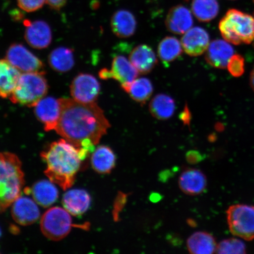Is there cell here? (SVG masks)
<instances>
[{
  "label": "cell",
  "mask_w": 254,
  "mask_h": 254,
  "mask_svg": "<svg viewBox=\"0 0 254 254\" xmlns=\"http://www.w3.org/2000/svg\"><path fill=\"white\" fill-rule=\"evenodd\" d=\"M62 113L55 131L75 147L91 152L107 134L110 124L95 103H79L72 98H60Z\"/></svg>",
  "instance_id": "obj_1"
},
{
  "label": "cell",
  "mask_w": 254,
  "mask_h": 254,
  "mask_svg": "<svg viewBox=\"0 0 254 254\" xmlns=\"http://www.w3.org/2000/svg\"><path fill=\"white\" fill-rule=\"evenodd\" d=\"M91 153L85 148L75 147L62 138L54 142L41 157L47 164L44 173L48 179L63 190L73 186L80 169L81 162Z\"/></svg>",
  "instance_id": "obj_2"
},
{
  "label": "cell",
  "mask_w": 254,
  "mask_h": 254,
  "mask_svg": "<svg viewBox=\"0 0 254 254\" xmlns=\"http://www.w3.org/2000/svg\"><path fill=\"white\" fill-rule=\"evenodd\" d=\"M24 183L20 158L11 152H0V212L21 196Z\"/></svg>",
  "instance_id": "obj_3"
},
{
  "label": "cell",
  "mask_w": 254,
  "mask_h": 254,
  "mask_svg": "<svg viewBox=\"0 0 254 254\" xmlns=\"http://www.w3.org/2000/svg\"><path fill=\"white\" fill-rule=\"evenodd\" d=\"M221 36L228 43L240 45L254 40V17L237 9H230L219 23Z\"/></svg>",
  "instance_id": "obj_4"
},
{
  "label": "cell",
  "mask_w": 254,
  "mask_h": 254,
  "mask_svg": "<svg viewBox=\"0 0 254 254\" xmlns=\"http://www.w3.org/2000/svg\"><path fill=\"white\" fill-rule=\"evenodd\" d=\"M48 89L44 72L22 73L17 87L9 98L14 104L34 107L46 97Z\"/></svg>",
  "instance_id": "obj_5"
},
{
  "label": "cell",
  "mask_w": 254,
  "mask_h": 254,
  "mask_svg": "<svg viewBox=\"0 0 254 254\" xmlns=\"http://www.w3.org/2000/svg\"><path fill=\"white\" fill-rule=\"evenodd\" d=\"M71 214L64 208L55 206L44 213L40 221L41 230L49 240L58 241L68 236L72 228L86 229L89 225L73 224Z\"/></svg>",
  "instance_id": "obj_6"
},
{
  "label": "cell",
  "mask_w": 254,
  "mask_h": 254,
  "mask_svg": "<svg viewBox=\"0 0 254 254\" xmlns=\"http://www.w3.org/2000/svg\"><path fill=\"white\" fill-rule=\"evenodd\" d=\"M226 213L228 228L234 236L248 241L254 240V205H232Z\"/></svg>",
  "instance_id": "obj_7"
},
{
  "label": "cell",
  "mask_w": 254,
  "mask_h": 254,
  "mask_svg": "<svg viewBox=\"0 0 254 254\" xmlns=\"http://www.w3.org/2000/svg\"><path fill=\"white\" fill-rule=\"evenodd\" d=\"M5 59L21 73L44 72L43 63L21 44L9 46Z\"/></svg>",
  "instance_id": "obj_8"
},
{
  "label": "cell",
  "mask_w": 254,
  "mask_h": 254,
  "mask_svg": "<svg viewBox=\"0 0 254 254\" xmlns=\"http://www.w3.org/2000/svg\"><path fill=\"white\" fill-rule=\"evenodd\" d=\"M100 92V82L91 74L81 73L71 82L70 93L72 99L79 103H95Z\"/></svg>",
  "instance_id": "obj_9"
},
{
  "label": "cell",
  "mask_w": 254,
  "mask_h": 254,
  "mask_svg": "<svg viewBox=\"0 0 254 254\" xmlns=\"http://www.w3.org/2000/svg\"><path fill=\"white\" fill-rule=\"evenodd\" d=\"M34 108L35 115L43 124L45 131L55 130L62 113L60 100L52 97H44Z\"/></svg>",
  "instance_id": "obj_10"
},
{
  "label": "cell",
  "mask_w": 254,
  "mask_h": 254,
  "mask_svg": "<svg viewBox=\"0 0 254 254\" xmlns=\"http://www.w3.org/2000/svg\"><path fill=\"white\" fill-rule=\"evenodd\" d=\"M24 37L28 44L36 49H44L52 41V32L49 24L43 20H25Z\"/></svg>",
  "instance_id": "obj_11"
},
{
  "label": "cell",
  "mask_w": 254,
  "mask_h": 254,
  "mask_svg": "<svg viewBox=\"0 0 254 254\" xmlns=\"http://www.w3.org/2000/svg\"><path fill=\"white\" fill-rule=\"evenodd\" d=\"M36 202L25 196H19L12 204L11 214L15 222L27 226L37 222L40 217V211Z\"/></svg>",
  "instance_id": "obj_12"
},
{
  "label": "cell",
  "mask_w": 254,
  "mask_h": 254,
  "mask_svg": "<svg viewBox=\"0 0 254 254\" xmlns=\"http://www.w3.org/2000/svg\"><path fill=\"white\" fill-rule=\"evenodd\" d=\"M181 43L187 55L197 57L206 52L210 43L207 31L203 28L195 27L184 34Z\"/></svg>",
  "instance_id": "obj_13"
},
{
  "label": "cell",
  "mask_w": 254,
  "mask_h": 254,
  "mask_svg": "<svg viewBox=\"0 0 254 254\" xmlns=\"http://www.w3.org/2000/svg\"><path fill=\"white\" fill-rule=\"evenodd\" d=\"M234 55V50L226 40L212 41L205 53V60L209 65L218 68L227 67L231 57Z\"/></svg>",
  "instance_id": "obj_14"
},
{
  "label": "cell",
  "mask_w": 254,
  "mask_h": 254,
  "mask_svg": "<svg viewBox=\"0 0 254 254\" xmlns=\"http://www.w3.org/2000/svg\"><path fill=\"white\" fill-rule=\"evenodd\" d=\"M193 25L191 12L183 5L174 6L168 11L166 25L168 31L176 34H185Z\"/></svg>",
  "instance_id": "obj_15"
},
{
  "label": "cell",
  "mask_w": 254,
  "mask_h": 254,
  "mask_svg": "<svg viewBox=\"0 0 254 254\" xmlns=\"http://www.w3.org/2000/svg\"><path fill=\"white\" fill-rule=\"evenodd\" d=\"M110 71L112 79L118 81L125 91L138 75L135 66L129 60L122 56L114 57Z\"/></svg>",
  "instance_id": "obj_16"
},
{
  "label": "cell",
  "mask_w": 254,
  "mask_h": 254,
  "mask_svg": "<svg viewBox=\"0 0 254 254\" xmlns=\"http://www.w3.org/2000/svg\"><path fill=\"white\" fill-rule=\"evenodd\" d=\"M207 185L205 174L197 169L188 168L181 174L179 187L184 193L197 195L204 192Z\"/></svg>",
  "instance_id": "obj_17"
},
{
  "label": "cell",
  "mask_w": 254,
  "mask_h": 254,
  "mask_svg": "<svg viewBox=\"0 0 254 254\" xmlns=\"http://www.w3.org/2000/svg\"><path fill=\"white\" fill-rule=\"evenodd\" d=\"M129 59L137 71L142 74L150 72L158 63L153 50L146 44H141L134 48L130 54Z\"/></svg>",
  "instance_id": "obj_18"
},
{
  "label": "cell",
  "mask_w": 254,
  "mask_h": 254,
  "mask_svg": "<svg viewBox=\"0 0 254 254\" xmlns=\"http://www.w3.org/2000/svg\"><path fill=\"white\" fill-rule=\"evenodd\" d=\"M91 204V196L84 190H68L63 196V205L69 214L78 216L85 213Z\"/></svg>",
  "instance_id": "obj_19"
},
{
  "label": "cell",
  "mask_w": 254,
  "mask_h": 254,
  "mask_svg": "<svg viewBox=\"0 0 254 254\" xmlns=\"http://www.w3.org/2000/svg\"><path fill=\"white\" fill-rule=\"evenodd\" d=\"M111 27L113 33L119 38L131 37L136 28L135 16L128 10L120 9L111 17Z\"/></svg>",
  "instance_id": "obj_20"
},
{
  "label": "cell",
  "mask_w": 254,
  "mask_h": 254,
  "mask_svg": "<svg viewBox=\"0 0 254 254\" xmlns=\"http://www.w3.org/2000/svg\"><path fill=\"white\" fill-rule=\"evenodd\" d=\"M21 74L7 60H0V97H10L17 87Z\"/></svg>",
  "instance_id": "obj_21"
},
{
  "label": "cell",
  "mask_w": 254,
  "mask_h": 254,
  "mask_svg": "<svg viewBox=\"0 0 254 254\" xmlns=\"http://www.w3.org/2000/svg\"><path fill=\"white\" fill-rule=\"evenodd\" d=\"M187 246L190 254H211L216 253L217 244L211 234L199 231L189 238Z\"/></svg>",
  "instance_id": "obj_22"
},
{
  "label": "cell",
  "mask_w": 254,
  "mask_h": 254,
  "mask_svg": "<svg viewBox=\"0 0 254 254\" xmlns=\"http://www.w3.org/2000/svg\"><path fill=\"white\" fill-rule=\"evenodd\" d=\"M91 163L92 167L97 173L109 174L116 166V154L109 147L99 146L91 155Z\"/></svg>",
  "instance_id": "obj_23"
},
{
  "label": "cell",
  "mask_w": 254,
  "mask_h": 254,
  "mask_svg": "<svg viewBox=\"0 0 254 254\" xmlns=\"http://www.w3.org/2000/svg\"><path fill=\"white\" fill-rule=\"evenodd\" d=\"M31 193L37 204L45 208L53 204L59 197L58 189L50 180H41L35 184Z\"/></svg>",
  "instance_id": "obj_24"
},
{
  "label": "cell",
  "mask_w": 254,
  "mask_h": 254,
  "mask_svg": "<svg viewBox=\"0 0 254 254\" xmlns=\"http://www.w3.org/2000/svg\"><path fill=\"white\" fill-rule=\"evenodd\" d=\"M151 115L160 120H166L173 116L176 104L172 97L167 94H159L152 98L149 105Z\"/></svg>",
  "instance_id": "obj_25"
},
{
  "label": "cell",
  "mask_w": 254,
  "mask_h": 254,
  "mask_svg": "<svg viewBox=\"0 0 254 254\" xmlns=\"http://www.w3.org/2000/svg\"><path fill=\"white\" fill-rule=\"evenodd\" d=\"M48 61L54 70L60 72L71 70L75 63L72 50L66 47H59L53 50Z\"/></svg>",
  "instance_id": "obj_26"
},
{
  "label": "cell",
  "mask_w": 254,
  "mask_h": 254,
  "mask_svg": "<svg viewBox=\"0 0 254 254\" xmlns=\"http://www.w3.org/2000/svg\"><path fill=\"white\" fill-rule=\"evenodd\" d=\"M193 14L201 22H209L217 17L220 7L217 0H192Z\"/></svg>",
  "instance_id": "obj_27"
},
{
  "label": "cell",
  "mask_w": 254,
  "mask_h": 254,
  "mask_svg": "<svg viewBox=\"0 0 254 254\" xmlns=\"http://www.w3.org/2000/svg\"><path fill=\"white\" fill-rule=\"evenodd\" d=\"M182 43L174 37H166L158 47V55L162 62L168 64L176 60L183 52Z\"/></svg>",
  "instance_id": "obj_28"
},
{
  "label": "cell",
  "mask_w": 254,
  "mask_h": 254,
  "mask_svg": "<svg viewBox=\"0 0 254 254\" xmlns=\"http://www.w3.org/2000/svg\"><path fill=\"white\" fill-rule=\"evenodd\" d=\"M126 92L129 94L132 100L143 105L150 99L153 92V86L150 79L140 78L135 79Z\"/></svg>",
  "instance_id": "obj_29"
},
{
  "label": "cell",
  "mask_w": 254,
  "mask_h": 254,
  "mask_svg": "<svg viewBox=\"0 0 254 254\" xmlns=\"http://www.w3.org/2000/svg\"><path fill=\"white\" fill-rule=\"evenodd\" d=\"M243 240L239 238H230L217 244L216 253L220 254H244L247 248Z\"/></svg>",
  "instance_id": "obj_30"
},
{
  "label": "cell",
  "mask_w": 254,
  "mask_h": 254,
  "mask_svg": "<svg viewBox=\"0 0 254 254\" xmlns=\"http://www.w3.org/2000/svg\"><path fill=\"white\" fill-rule=\"evenodd\" d=\"M245 63L242 57L240 55H234L231 57L228 64L227 68L232 75L240 77L244 72Z\"/></svg>",
  "instance_id": "obj_31"
},
{
  "label": "cell",
  "mask_w": 254,
  "mask_h": 254,
  "mask_svg": "<svg viewBox=\"0 0 254 254\" xmlns=\"http://www.w3.org/2000/svg\"><path fill=\"white\" fill-rule=\"evenodd\" d=\"M18 7L26 12H34L42 8L46 0H17Z\"/></svg>",
  "instance_id": "obj_32"
},
{
  "label": "cell",
  "mask_w": 254,
  "mask_h": 254,
  "mask_svg": "<svg viewBox=\"0 0 254 254\" xmlns=\"http://www.w3.org/2000/svg\"><path fill=\"white\" fill-rule=\"evenodd\" d=\"M128 196V194L122 192H119L117 194L115 201H114L113 211L114 221L117 222L120 220V214L126 204Z\"/></svg>",
  "instance_id": "obj_33"
},
{
  "label": "cell",
  "mask_w": 254,
  "mask_h": 254,
  "mask_svg": "<svg viewBox=\"0 0 254 254\" xmlns=\"http://www.w3.org/2000/svg\"><path fill=\"white\" fill-rule=\"evenodd\" d=\"M187 162L190 164H195L202 160V155L198 151L191 150L186 154Z\"/></svg>",
  "instance_id": "obj_34"
},
{
  "label": "cell",
  "mask_w": 254,
  "mask_h": 254,
  "mask_svg": "<svg viewBox=\"0 0 254 254\" xmlns=\"http://www.w3.org/2000/svg\"><path fill=\"white\" fill-rule=\"evenodd\" d=\"M67 0H46V3L51 8L59 11L64 7Z\"/></svg>",
  "instance_id": "obj_35"
},
{
  "label": "cell",
  "mask_w": 254,
  "mask_h": 254,
  "mask_svg": "<svg viewBox=\"0 0 254 254\" xmlns=\"http://www.w3.org/2000/svg\"><path fill=\"white\" fill-rule=\"evenodd\" d=\"M181 119L183 120L185 125H189L190 120V114L188 108H186V109L184 110L182 116H181Z\"/></svg>",
  "instance_id": "obj_36"
},
{
  "label": "cell",
  "mask_w": 254,
  "mask_h": 254,
  "mask_svg": "<svg viewBox=\"0 0 254 254\" xmlns=\"http://www.w3.org/2000/svg\"><path fill=\"white\" fill-rule=\"evenodd\" d=\"M99 75L101 79H112V76H111V72L110 69H109L103 68L101 69V70L99 72Z\"/></svg>",
  "instance_id": "obj_37"
},
{
  "label": "cell",
  "mask_w": 254,
  "mask_h": 254,
  "mask_svg": "<svg viewBox=\"0 0 254 254\" xmlns=\"http://www.w3.org/2000/svg\"><path fill=\"white\" fill-rule=\"evenodd\" d=\"M150 198L152 202H157L161 199V195L157 193H153L150 195Z\"/></svg>",
  "instance_id": "obj_38"
},
{
  "label": "cell",
  "mask_w": 254,
  "mask_h": 254,
  "mask_svg": "<svg viewBox=\"0 0 254 254\" xmlns=\"http://www.w3.org/2000/svg\"><path fill=\"white\" fill-rule=\"evenodd\" d=\"M250 85L254 91V67L250 75Z\"/></svg>",
  "instance_id": "obj_39"
},
{
  "label": "cell",
  "mask_w": 254,
  "mask_h": 254,
  "mask_svg": "<svg viewBox=\"0 0 254 254\" xmlns=\"http://www.w3.org/2000/svg\"><path fill=\"white\" fill-rule=\"evenodd\" d=\"M1 236V229H0V237Z\"/></svg>",
  "instance_id": "obj_40"
},
{
  "label": "cell",
  "mask_w": 254,
  "mask_h": 254,
  "mask_svg": "<svg viewBox=\"0 0 254 254\" xmlns=\"http://www.w3.org/2000/svg\"><path fill=\"white\" fill-rule=\"evenodd\" d=\"M253 2H254V0H253Z\"/></svg>",
  "instance_id": "obj_41"
}]
</instances>
